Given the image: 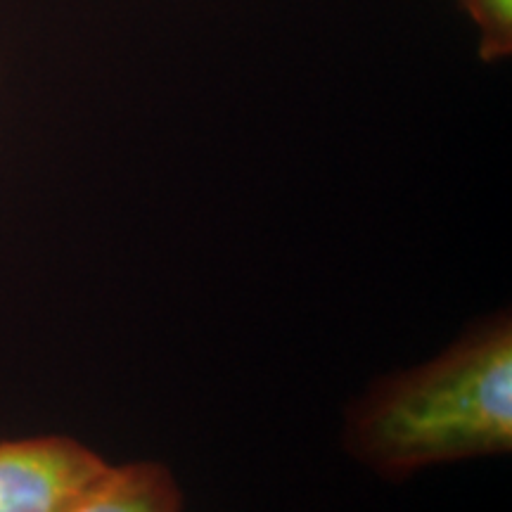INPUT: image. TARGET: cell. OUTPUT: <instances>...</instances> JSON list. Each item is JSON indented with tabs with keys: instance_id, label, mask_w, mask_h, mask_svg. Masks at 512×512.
<instances>
[{
	"instance_id": "277c9868",
	"label": "cell",
	"mask_w": 512,
	"mask_h": 512,
	"mask_svg": "<svg viewBox=\"0 0 512 512\" xmlns=\"http://www.w3.org/2000/svg\"><path fill=\"white\" fill-rule=\"evenodd\" d=\"M477 29L479 55L498 62L512 55V0H458Z\"/></svg>"
},
{
	"instance_id": "3957f363",
	"label": "cell",
	"mask_w": 512,
	"mask_h": 512,
	"mask_svg": "<svg viewBox=\"0 0 512 512\" xmlns=\"http://www.w3.org/2000/svg\"><path fill=\"white\" fill-rule=\"evenodd\" d=\"M69 512H183V496L164 465H110Z\"/></svg>"
},
{
	"instance_id": "6da1fadb",
	"label": "cell",
	"mask_w": 512,
	"mask_h": 512,
	"mask_svg": "<svg viewBox=\"0 0 512 512\" xmlns=\"http://www.w3.org/2000/svg\"><path fill=\"white\" fill-rule=\"evenodd\" d=\"M349 451L384 479L512 446L508 316L475 328L427 366L377 384L351 411Z\"/></svg>"
},
{
	"instance_id": "7a4b0ae2",
	"label": "cell",
	"mask_w": 512,
	"mask_h": 512,
	"mask_svg": "<svg viewBox=\"0 0 512 512\" xmlns=\"http://www.w3.org/2000/svg\"><path fill=\"white\" fill-rule=\"evenodd\" d=\"M107 467L69 437L0 441V512H69Z\"/></svg>"
}]
</instances>
